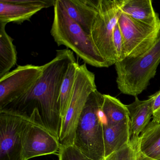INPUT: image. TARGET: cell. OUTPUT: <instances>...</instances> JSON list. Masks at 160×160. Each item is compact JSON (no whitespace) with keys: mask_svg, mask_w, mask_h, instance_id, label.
<instances>
[{"mask_svg":"<svg viewBox=\"0 0 160 160\" xmlns=\"http://www.w3.org/2000/svg\"><path fill=\"white\" fill-rule=\"evenodd\" d=\"M123 0H99L98 13L89 36L101 56L110 65L117 62L113 32L122 13Z\"/></svg>","mask_w":160,"mask_h":160,"instance_id":"obj_6","label":"cell"},{"mask_svg":"<svg viewBox=\"0 0 160 160\" xmlns=\"http://www.w3.org/2000/svg\"><path fill=\"white\" fill-rule=\"evenodd\" d=\"M43 65H19L0 78V109L28 92L42 74Z\"/></svg>","mask_w":160,"mask_h":160,"instance_id":"obj_7","label":"cell"},{"mask_svg":"<svg viewBox=\"0 0 160 160\" xmlns=\"http://www.w3.org/2000/svg\"><path fill=\"white\" fill-rule=\"evenodd\" d=\"M105 157L131 143L130 119L116 124L103 122Z\"/></svg>","mask_w":160,"mask_h":160,"instance_id":"obj_15","label":"cell"},{"mask_svg":"<svg viewBox=\"0 0 160 160\" xmlns=\"http://www.w3.org/2000/svg\"><path fill=\"white\" fill-rule=\"evenodd\" d=\"M113 42L117 57V62H120L126 58L124 42L121 32L117 24L113 32Z\"/></svg>","mask_w":160,"mask_h":160,"instance_id":"obj_22","label":"cell"},{"mask_svg":"<svg viewBox=\"0 0 160 160\" xmlns=\"http://www.w3.org/2000/svg\"><path fill=\"white\" fill-rule=\"evenodd\" d=\"M137 150L130 143L105 157L103 160H136Z\"/></svg>","mask_w":160,"mask_h":160,"instance_id":"obj_20","label":"cell"},{"mask_svg":"<svg viewBox=\"0 0 160 160\" xmlns=\"http://www.w3.org/2000/svg\"><path fill=\"white\" fill-rule=\"evenodd\" d=\"M24 160L59 151L58 140L48 131L31 122H28L22 133Z\"/></svg>","mask_w":160,"mask_h":160,"instance_id":"obj_10","label":"cell"},{"mask_svg":"<svg viewBox=\"0 0 160 160\" xmlns=\"http://www.w3.org/2000/svg\"><path fill=\"white\" fill-rule=\"evenodd\" d=\"M6 25L0 22V78L9 72L17 62L13 39L6 32Z\"/></svg>","mask_w":160,"mask_h":160,"instance_id":"obj_17","label":"cell"},{"mask_svg":"<svg viewBox=\"0 0 160 160\" xmlns=\"http://www.w3.org/2000/svg\"><path fill=\"white\" fill-rule=\"evenodd\" d=\"M70 18L89 34L98 13L99 0H59Z\"/></svg>","mask_w":160,"mask_h":160,"instance_id":"obj_12","label":"cell"},{"mask_svg":"<svg viewBox=\"0 0 160 160\" xmlns=\"http://www.w3.org/2000/svg\"><path fill=\"white\" fill-rule=\"evenodd\" d=\"M75 61L72 50H57L55 58L43 65L42 74L33 88L0 111L16 115L46 129L59 141L61 88L68 67Z\"/></svg>","mask_w":160,"mask_h":160,"instance_id":"obj_1","label":"cell"},{"mask_svg":"<svg viewBox=\"0 0 160 160\" xmlns=\"http://www.w3.org/2000/svg\"><path fill=\"white\" fill-rule=\"evenodd\" d=\"M96 90L94 74L88 69L86 63L78 64L71 102L62 122L59 138L60 148L73 144L76 129L83 108L89 96Z\"/></svg>","mask_w":160,"mask_h":160,"instance_id":"obj_5","label":"cell"},{"mask_svg":"<svg viewBox=\"0 0 160 160\" xmlns=\"http://www.w3.org/2000/svg\"><path fill=\"white\" fill-rule=\"evenodd\" d=\"M137 149L151 159L160 160V124L150 122L139 136Z\"/></svg>","mask_w":160,"mask_h":160,"instance_id":"obj_16","label":"cell"},{"mask_svg":"<svg viewBox=\"0 0 160 160\" xmlns=\"http://www.w3.org/2000/svg\"><path fill=\"white\" fill-rule=\"evenodd\" d=\"M122 10L135 21L160 29V18L151 0H123Z\"/></svg>","mask_w":160,"mask_h":160,"instance_id":"obj_14","label":"cell"},{"mask_svg":"<svg viewBox=\"0 0 160 160\" xmlns=\"http://www.w3.org/2000/svg\"><path fill=\"white\" fill-rule=\"evenodd\" d=\"M53 7L54 19L50 33L58 46H64L85 63L93 67L111 66L101 56L88 34L69 17L59 0H56Z\"/></svg>","mask_w":160,"mask_h":160,"instance_id":"obj_2","label":"cell"},{"mask_svg":"<svg viewBox=\"0 0 160 160\" xmlns=\"http://www.w3.org/2000/svg\"><path fill=\"white\" fill-rule=\"evenodd\" d=\"M153 101L151 96L143 101L136 97L133 102L126 105L130 117L131 143L135 148L137 149L140 134L148 125L152 117Z\"/></svg>","mask_w":160,"mask_h":160,"instance_id":"obj_13","label":"cell"},{"mask_svg":"<svg viewBox=\"0 0 160 160\" xmlns=\"http://www.w3.org/2000/svg\"><path fill=\"white\" fill-rule=\"evenodd\" d=\"M102 111L104 117V122L108 124H117L130 119L126 105L108 94H104Z\"/></svg>","mask_w":160,"mask_h":160,"instance_id":"obj_18","label":"cell"},{"mask_svg":"<svg viewBox=\"0 0 160 160\" xmlns=\"http://www.w3.org/2000/svg\"><path fill=\"white\" fill-rule=\"evenodd\" d=\"M59 160H93L83 154L73 145L61 147Z\"/></svg>","mask_w":160,"mask_h":160,"instance_id":"obj_21","label":"cell"},{"mask_svg":"<svg viewBox=\"0 0 160 160\" xmlns=\"http://www.w3.org/2000/svg\"><path fill=\"white\" fill-rule=\"evenodd\" d=\"M160 63V30L152 47L136 58H126L115 63L117 83L121 93L138 97L149 85Z\"/></svg>","mask_w":160,"mask_h":160,"instance_id":"obj_4","label":"cell"},{"mask_svg":"<svg viewBox=\"0 0 160 160\" xmlns=\"http://www.w3.org/2000/svg\"><path fill=\"white\" fill-rule=\"evenodd\" d=\"M118 24L123 38L126 58H136L149 50L160 30L137 22L122 12Z\"/></svg>","mask_w":160,"mask_h":160,"instance_id":"obj_8","label":"cell"},{"mask_svg":"<svg viewBox=\"0 0 160 160\" xmlns=\"http://www.w3.org/2000/svg\"><path fill=\"white\" fill-rule=\"evenodd\" d=\"M56 0H0V22L20 24L36 13L53 6Z\"/></svg>","mask_w":160,"mask_h":160,"instance_id":"obj_11","label":"cell"},{"mask_svg":"<svg viewBox=\"0 0 160 160\" xmlns=\"http://www.w3.org/2000/svg\"><path fill=\"white\" fill-rule=\"evenodd\" d=\"M28 121L0 111V160H24L22 133Z\"/></svg>","mask_w":160,"mask_h":160,"instance_id":"obj_9","label":"cell"},{"mask_svg":"<svg viewBox=\"0 0 160 160\" xmlns=\"http://www.w3.org/2000/svg\"><path fill=\"white\" fill-rule=\"evenodd\" d=\"M103 101L104 94L97 89L89 96L78 120L73 144L93 160H103L105 158Z\"/></svg>","mask_w":160,"mask_h":160,"instance_id":"obj_3","label":"cell"},{"mask_svg":"<svg viewBox=\"0 0 160 160\" xmlns=\"http://www.w3.org/2000/svg\"><path fill=\"white\" fill-rule=\"evenodd\" d=\"M151 96L153 100L152 121L160 124V90Z\"/></svg>","mask_w":160,"mask_h":160,"instance_id":"obj_23","label":"cell"},{"mask_svg":"<svg viewBox=\"0 0 160 160\" xmlns=\"http://www.w3.org/2000/svg\"><path fill=\"white\" fill-rule=\"evenodd\" d=\"M136 160H155L154 159H151L149 157L143 154L141 152L137 150V158Z\"/></svg>","mask_w":160,"mask_h":160,"instance_id":"obj_24","label":"cell"},{"mask_svg":"<svg viewBox=\"0 0 160 160\" xmlns=\"http://www.w3.org/2000/svg\"><path fill=\"white\" fill-rule=\"evenodd\" d=\"M78 65V63L76 61L70 64L62 84L59 96L60 111L62 122L65 117L71 102Z\"/></svg>","mask_w":160,"mask_h":160,"instance_id":"obj_19","label":"cell"}]
</instances>
